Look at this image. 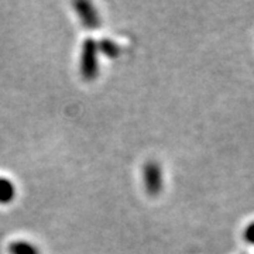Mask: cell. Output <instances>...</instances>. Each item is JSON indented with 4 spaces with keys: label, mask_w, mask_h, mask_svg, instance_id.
<instances>
[{
    "label": "cell",
    "mask_w": 254,
    "mask_h": 254,
    "mask_svg": "<svg viewBox=\"0 0 254 254\" xmlns=\"http://www.w3.org/2000/svg\"><path fill=\"white\" fill-rule=\"evenodd\" d=\"M98 48L102 54H105L109 58H116L119 54H120V48L116 43H113L112 40H108V38H103L98 43Z\"/></svg>",
    "instance_id": "obj_6"
},
{
    "label": "cell",
    "mask_w": 254,
    "mask_h": 254,
    "mask_svg": "<svg viewBox=\"0 0 254 254\" xmlns=\"http://www.w3.org/2000/svg\"><path fill=\"white\" fill-rule=\"evenodd\" d=\"M16 198V187L6 177H0V203L7 205Z\"/></svg>",
    "instance_id": "obj_4"
},
{
    "label": "cell",
    "mask_w": 254,
    "mask_h": 254,
    "mask_svg": "<svg viewBox=\"0 0 254 254\" xmlns=\"http://www.w3.org/2000/svg\"><path fill=\"white\" fill-rule=\"evenodd\" d=\"M245 240L250 245H254V222L245 229Z\"/></svg>",
    "instance_id": "obj_7"
},
{
    "label": "cell",
    "mask_w": 254,
    "mask_h": 254,
    "mask_svg": "<svg viewBox=\"0 0 254 254\" xmlns=\"http://www.w3.org/2000/svg\"><path fill=\"white\" fill-rule=\"evenodd\" d=\"M10 254H41L36 246L26 240H16L9 245Z\"/></svg>",
    "instance_id": "obj_5"
},
{
    "label": "cell",
    "mask_w": 254,
    "mask_h": 254,
    "mask_svg": "<svg viewBox=\"0 0 254 254\" xmlns=\"http://www.w3.org/2000/svg\"><path fill=\"white\" fill-rule=\"evenodd\" d=\"M144 187L150 196H157L163 190V171L155 161H148L144 165Z\"/></svg>",
    "instance_id": "obj_2"
},
{
    "label": "cell",
    "mask_w": 254,
    "mask_h": 254,
    "mask_svg": "<svg viewBox=\"0 0 254 254\" xmlns=\"http://www.w3.org/2000/svg\"><path fill=\"white\" fill-rule=\"evenodd\" d=\"M73 7L78 13V17L81 18L82 24L86 28L91 30H96L100 27V17L98 10L95 9V6L91 1L86 0H81V1H75Z\"/></svg>",
    "instance_id": "obj_3"
},
{
    "label": "cell",
    "mask_w": 254,
    "mask_h": 254,
    "mask_svg": "<svg viewBox=\"0 0 254 254\" xmlns=\"http://www.w3.org/2000/svg\"><path fill=\"white\" fill-rule=\"evenodd\" d=\"M79 69L85 81H93L99 75V48L92 38H86L82 44Z\"/></svg>",
    "instance_id": "obj_1"
}]
</instances>
